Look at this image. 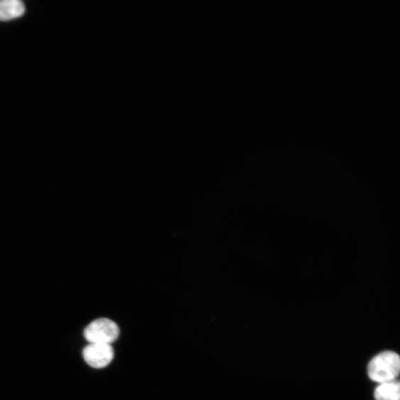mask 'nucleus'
<instances>
[{
    "label": "nucleus",
    "instance_id": "4",
    "mask_svg": "<svg viewBox=\"0 0 400 400\" xmlns=\"http://www.w3.org/2000/svg\"><path fill=\"white\" fill-rule=\"evenodd\" d=\"M25 12L26 6L20 0H0V21L20 18Z\"/></svg>",
    "mask_w": 400,
    "mask_h": 400
},
{
    "label": "nucleus",
    "instance_id": "1",
    "mask_svg": "<svg viewBox=\"0 0 400 400\" xmlns=\"http://www.w3.org/2000/svg\"><path fill=\"white\" fill-rule=\"evenodd\" d=\"M400 370L399 355L394 352H384L370 362L368 374L370 379L379 384L397 379Z\"/></svg>",
    "mask_w": 400,
    "mask_h": 400
},
{
    "label": "nucleus",
    "instance_id": "3",
    "mask_svg": "<svg viewBox=\"0 0 400 400\" xmlns=\"http://www.w3.org/2000/svg\"><path fill=\"white\" fill-rule=\"evenodd\" d=\"M82 356L87 364L94 369L108 367L114 357L112 345L90 343L82 351Z\"/></svg>",
    "mask_w": 400,
    "mask_h": 400
},
{
    "label": "nucleus",
    "instance_id": "2",
    "mask_svg": "<svg viewBox=\"0 0 400 400\" xmlns=\"http://www.w3.org/2000/svg\"><path fill=\"white\" fill-rule=\"evenodd\" d=\"M119 335L118 325L107 318L95 320L84 330V337L90 343L112 345Z\"/></svg>",
    "mask_w": 400,
    "mask_h": 400
},
{
    "label": "nucleus",
    "instance_id": "5",
    "mask_svg": "<svg viewBox=\"0 0 400 400\" xmlns=\"http://www.w3.org/2000/svg\"><path fill=\"white\" fill-rule=\"evenodd\" d=\"M376 400H400V385L397 379L381 384L374 391Z\"/></svg>",
    "mask_w": 400,
    "mask_h": 400
}]
</instances>
